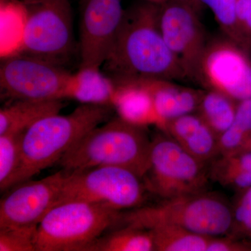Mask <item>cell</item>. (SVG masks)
I'll use <instances>...</instances> for the list:
<instances>
[{
    "label": "cell",
    "instance_id": "obj_1",
    "mask_svg": "<svg viewBox=\"0 0 251 251\" xmlns=\"http://www.w3.org/2000/svg\"><path fill=\"white\" fill-rule=\"evenodd\" d=\"M160 9L159 5L145 1L125 10L111 49L102 65L114 82L188 80L162 35Z\"/></svg>",
    "mask_w": 251,
    "mask_h": 251
},
{
    "label": "cell",
    "instance_id": "obj_2",
    "mask_svg": "<svg viewBox=\"0 0 251 251\" xmlns=\"http://www.w3.org/2000/svg\"><path fill=\"white\" fill-rule=\"evenodd\" d=\"M113 109L81 104L68 115L55 114L31 126L23 133L21 163L13 186L58 163L86 133L110 120Z\"/></svg>",
    "mask_w": 251,
    "mask_h": 251
},
{
    "label": "cell",
    "instance_id": "obj_3",
    "mask_svg": "<svg viewBox=\"0 0 251 251\" xmlns=\"http://www.w3.org/2000/svg\"><path fill=\"white\" fill-rule=\"evenodd\" d=\"M151 143L143 127L117 117L86 133L57 164L67 173L96 167H121L143 179L150 166Z\"/></svg>",
    "mask_w": 251,
    "mask_h": 251
},
{
    "label": "cell",
    "instance_id": "obj_4",
    "mask_svg": "<svg viewBox=\"0 0 251 251\" xmlns=\"http://www.w3.org/2000/svg\"><path fill=\"white\" fill-rule=\"evenodd\" d=\"M233 221V212L226 202L216 196L201 193L122 212L120 226L149 229L159 225H169L216 238L227 234Z\"/></svg>",
    "mask_w": 251,
    "mask_h": 251
},
{
    "label": "cell",
    "instance_id": "obj_5",
    "mask_svg": "<svg viewBox=\"0 0 251 251\" xmlns=\"http://www.w3.org/2000/svg\"><path fill=\"white\" fill-rule=\"evenodd\" d=\"M122 213L81 201L57 204L38 226L36 251H85L104 232L120 225Z\"/></svg>",
    "mask_w": 251,
    "mask_h": 251
},
{
    "label": "cell",
    "instance_id": "obj_6",
    "mask_svg": "<svg viewBox=\"0 0 251 251\" xmlns=\"http://www.w3.org/2000/svg\"><path fill=\"white\" fill-rule=\"evenodd\" d=\"M24 21L21 51L62 65L75 47L69 0H21Z\"/></svg>",
    "mask_w": 251,
    "mask_h": 251
},
{
    "label": "cell",
    "instance_id": "obj_7",
    "mask_svg": "<svg viewBox=\"0 0 251 251\" xmlns=\"http://www.w3.org/2000/svg\"><path fill=\"white\" fill-rule=\"evenodd\" d=\"M146 191L143 179L130 170L116 166L96 167L65 173L55 205L81 201L122 211L140 207Z\"/></svg>",
    "mask_w": 251,
    "mask_h": 251
},
{
    "label": "cell",
    "instance_id": "obj_8",
    "mask_svg": "<svg viewBox=\"0 0 251 251\" xmlns=\"http://www.w3.org/2000/svg\"><path fill=\"white\" fill-rule=\"evenodd\" d=\"M147 189L163 200L201 193L207 183L204 163L171 136L151 141L150 166L143 178Z\"/></svg>",
    "mask_w": 251,
    "mask_h": 251
},
{
    "label": "cell",
    "instance_id": "obj_9",
    "mask_svg": "<svg viewBox=\"0 0 251 251\" xmlns=\"http://www.w3.org/2000/svg\"><path fill=\"white\" fill-rule=\"evenodd\" d=\"M70 74L62 65L23 52L6 56L0 67L1 98L64 100Z\"/></svg>",
    "mask_w": 251,
    "mask_h": 251
},
{
    "label": "cell",
    "instance_id": "obj_10",
    "mask_svg": "<svg viewBox=\"0 0 251 251\" xmlns=\"http://www.w3.org/2000/svg\"><path fill=\"white\" fill-rule=\"evenodd\" d=\"M159 25L165 42L188 80L201 82L206 45L197 11L176 0H169L161 6Z\"/></svg>",
    "mask_w": 251,
    "mask_h": 251
},
{
    "label": "cell",
    "instance_id": "obj_11",
    "mask_svg": "<svg viewBox=\"0 0 251 251\" xmlns=\"http://www.w3.org/2000/svg\"><path fill=\"white\" fill-rule=\"evenodd\" d=\"M64 177L62 170L42 179L23 181L8 190L0 201V229L37 227L57 203Z\"/></svg>",
    "mask_w": 251,
    "mask_h": 251
},
{
    "label": "cell",
    "instance_id": "obj_12",
    "mask_svg": "<svg viewBox=\"0 0 251 251\" xmlns=\"http://www.w3.org/2000/svg\"><path fill=\"white\" fill-rule=\"evenodd\" d=\"M201 82L231 99H251V63L234 41H214L204 50Z\"/></svg>",
    "mask_w": 251,
    "mask_h": 251
},
{
    "label": "cell",
    "instance_id": "obj_13",
    "mask_svg": "<svg viewBox=\"0 0 251 251\" xmlns=\"http://www.w3.org/2000/svg\"><path fill=\"white\" fill-rule=\"evenodd\" d=\"M121 0H88L80 29V68L100 69L108 57L123 18Z\"/></svg>",
    "mask_w": 251,
    "mask_h": 251
},
{
    "label": "cell",
    "instance_id": "obj_14",
    "mask_svg": "<svg viewBox=\"0 0 251 251\" xmlns=\"http://www.w3.org/2000/svg\"><path fill=\"white\" fill-rule=\"evenodd\" d=\"M152 97L159 125L164 130L168 122L192 113L198 108L202 92L173 83L171 80L140 79Z\"/></svg>",
    "mask_w": 251,
    "mask_h": 251
},
{
    "label": "cell",
    "instance_id": "obj_15",
    "mask_svg": "<svg viewBox=\"0 0 251 251\" xmlns=\"http://www.w3.org/2000/svg\"><path fill=\"white\" fill-rule=\"evenodd\" d=\"M164 130L204 164L219 153V138L200 115L191 113L175 119L167 123Z\"/></svg>",
    "mask_w": 251,
    "mask_h": 251
},
{
    "label": "cell",
    "instance_id": "obj_16",
    "mask_svg": "<svg viewBox=\"0 0 251 251\" xmlns=\"http://www.w3.org/2000/svg\"><path fill=\"white\" fill-rule=\"evenodd\" d=\"M115 85L112 107L119 117L143 128L151 125L158 126L159 120L152 97L141 80L122 81Z\"/></svg>",
    "mask_w": 251,
    "mask_h": 251
},
{
    "label": "cell",
    "instance_id": "obj_17",
    "mask_svg": "<svg viewBox=\"0 0 251 251\" xmlns=\"http://www.w3.org/2000/svg\"><path fill=\"white\" fill-rule=\"evenodd\" d=\"M115 90V82L100 69L80 68L78 72L69 75L64 99L81 104L112 107Z\"/></svg>",
    "mask_w": 251,
    "mask_h": 251
},
{
    "label": "cell",
    "instance_id": "obj_18",
    "mask_svg": "<svg viewBox=\"0 0 251 251\" xmlns=\"http://www.w3.org/2000/svg\"><path fill=\"white\" fill-rule=\"evenodd\" d=\"M63 100H14L0 110V135L24 133L41 119L60 112Z\"/></svg>",
    "mask_w": 251,
    "mask_h": 251
},
{
    "label": "cell",
    "instance_id": "obj_19",
    "mask_svg": "<svg viewBox=\"0 0 251 251\" xmlns=\"http://www.w3.org/2000/svg\"><path fill=\"white\" fill-rule=\"evenodd\" d=\"M111 232L102 234L85 251H155L152 234L148 229L121 226Z\"/></svg>",
    "mask_w": 251,
    "mask_h": 251
},
{
    "label": "cell",
    "instance_id": "obj_20",
    "mask_svg": "<svg viewBox=\"0 0 251 251\" xmlns=\"http://www.w3.org/2000/svg\"><path fill=\"white\" fill-rule=\"evenodd\" d=\"M228 96L219 91L203 94L200 103V116L218 138L233 123L237 108Z\"/></svg>",
    "mask_w": 251,
    "mask_h": 251
},
{
    "label": "cell",
    "instance_id": "obj_21",
    "mask_svg": "<svg viewBox=\"0 0 251 251\" xmlns=\"http://www.w3.org/2000/svg\"><path fill=\"white\" fill-rule=\"evenodd\" d=\"M148 230L158 251H206L211 239L169 225H159Z\"/></svg>",
    "mask_w": 251,
    "mask_h": 251
},
{
    "label": "cell",
    "instance_id": "obj_22",
    "mask_svg": "<svg viewBox=\"0 0 251 251\" xmlns=\"http://www.w3.org/2000/svg\"><path fill=\"white\" fill-rule=\"evenodd\" d=\"M251 132V99L241 100L232 125L219 138V153L234 154Z\"/></svg>",
    "mask_w": 251,
    "mask_h": 251
},
{
    "label": "cell",
    "instance_id": "obj_23",
    "mask_svg": "<svg viewBox=\"0 0 251 251\" xmlns=\"http://www.w3.org/2000/svg\"><path fill=\"white\" fill-rule=\"evenodd\" d=\"M23 133L0 135V191H7L13 186L19 168L21 140Z\"/></svg>",
    "mask_w": 251,
    "mask_h": 251
},
{
    "label": "cell",
    "instance_id": "obj_24",
    "mask_svg": "<svg viewBox=\"0 0 251 251\" xmlns=\"http://www.w3.org/2000/svg\"><path fill=\"white\" fill-rule=\"evenodd\" d=\"M211 9L220 27L229 39L240 46L237 21V0H201ZM241 47V46H240Z\"/></svg>",
    "mask_w": 251,
    "mask_h": 251
},
{
    "label": "cell",
    "instance_id": "obj_25",
    "mask_svg": "<svg viewBox=\"0 0 251 251\" xmlns=\"http://www.w3.org/2000/svg\"><path fill=\"white\" fill-rule=\"evenodd\" d=\"M37 227L0 229V251H36Z\"/></svg>",
    "mask_w": 251,
    "mask_h": 251
},
{
    "label": "cell",
    "instance_id": "obj_26",
    "mask_svg": "<svg viewBox=\"0 0 251 251\" xmlns=\"http://www.w3.org/2000/svg\"><path fill=\"white\" fill-rule=\"evenodd\" d=\"M242 173H251V152L239 156L235 154L223 156L213 171L214 176L223 184L229 178Z\"/></svg>",
    "mask_w": 251,
    "mask_h": 251
},
{
    "label": "cell",
    "instance_id": "obj_27",
    "mask_svg": "<svg viewBox=\"0 0 251 251\" xmlns=\"http://www.w3.org/2000/svg\"><path fill=\"white\" fill-rule=\"evenodd\" d=\"M237 21L243 49L251 48V0H237Z\"/></svg>",
    "mask_w": 251,
    "mask_h": 251
},
{
    "label": "cell",
    "instance_id": "obj_28",
    "mask_svg": "<svg viewBox=\"0 0 251 251\" xmlns=\"http://www.w3.org/2000/svg\"><path fill=\"white\" fill-rule=\"evenodd\" d=\"M234 220L251 231V188L238 205L233 214Z\"/></svg>",
    "mask_w": 251,
    "mask_h": 251
},
{
    "label": "cell",
    "instance_id": "obj_29",
    "mask_svg": "<svg viewBox=\"0 0 251 251\" xmlns=\"http://www.w3.org/2000/svg\"><path fill=\"white\" fill-rule=\"evenodd\" d=\"M176 1L188 5L190 7L194 9L195 11H197L198 14H199L202 7V4L201 0H176Z\"/></svg>",
    "mask_w": 251,
    "mask_h": 251
},
{
    "label": "cell",
    "instance_id": "obj_30",
    "mask_svg": "<svg viewBox=\"0 0 251 251\" xmlns=\"http://www.w3.org/2000/svg\"><path fill=\"white\" fill-rule=\"evenodd\" d=\"M144 1H147V2L151 3V4L161 6V5L166 4V3L168 2L169 0H144Z\"/></svg>",
    "mask_w": 251,
    "mask_h": 251
}]
</instances>
